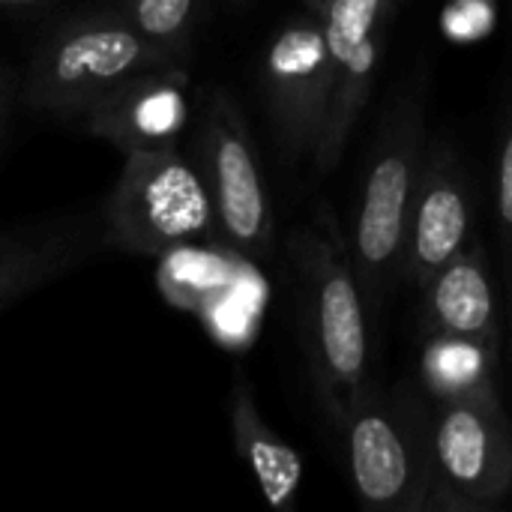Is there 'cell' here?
<instances>
[{
    "label": "cell",
    "mask_w": 512,
    "mask_h": 512,
    "mask_svg": "<svg viewBox=\"0 0 512 512\" xmlns=\"http://www.w3.org/2000/svg\"><path fill=\"white\" fill-rule=\"evenodd\" d=\"M297 318L309 381L324 420L342 432L369 387V303L357 282L348 237L330 204L288 234Z\"/></svg>",
    "instance_id": "obj_1"
},
{
    "label": "cell",
    "mask_w": 512,
    "mask_h": 512,
    "mask_svg": "<svg viewBox=\"0 0 512 512\" xmlns=\"http://www.w3.org/2000/svg\"><path fill=\"white\" fill-rule=\"evenodd\" d=\"M174 63L111 6L81 9L42 33L21 75V99L36 114L81 120L111 87Z\"/></svg>",
    "instance_id": "obj_2"
},
{
    "label": "cell",
    "mask_w": 512,
    "mask_h": 512,
    "mask_svg": "<svg viewBox=\"0 0 512 512\" xmlns=\"http://www.w3.org/2000/svg\"><path fill=\"white\" fill-rule=\"evenodd\" d=\"M426 156V102L408 84L387 108L363 174L351 222V261L372 312L399 282L402 246Z\"/></svg>",
    "instance_id": "obj_3"
},
{
    "label": "cell",
    "mask_w": 512,
    "mask_h": 512,
    "mask_svg": "<svg viewBox=\"0 0 512 512\" xmlns=\"http://www.w3.org/2000/svg\"><path fill=\"white\" fill-rule=\"evenodd\" d=\"M342 432L351 489L366 510H426L432 483V408L411 381L387 390L369 384Z\"/></svg>",
    "instance_id": "obj_4"
},
{
    "label": "cell",
    "mask_w": 512,
    "mask_h": 512,
    "mask_svg": "<svg viewBox=\"0 0 512 512\" xmlns=\"http://www.w3.org/2000/svg\"><path fill=\"white\" fill-rule=\"evenodd\" d=\"M204 237H216L213 207L180 144L123 156L102 207V243L126 255L165 258Z\"/></svg>",
    "instance_id": "obj_5"
},
{
    "label": "cell",
    "mask_w": 512,
    "mask_h": 512,
    "mask_svg": "<svg viewBox=\"0 0 512 512\" xmlns=\"http://www.w3.org/2000/svg\"><path fill=\"white\" fill-rule=\"evenodd\" d=\"M195 168L204 180L216 240L237 258H267L273 249V201L249 120L222 84L195 99Z\"/></svg>",
    "instance_id": "obj_6"
},
{
    "label": "cell",
    "mask_w": 512,
    "mask_h": 512,
    "mask_svg": "<svg viewBox=\"0 0 512 512\" xmlns=\"http://www.w3.org/2000/svg\"><path fill=\"white\" fill-rule=\"evenodd\" d=\"M512 492V423L498 387L432 405V483L423 512H477Z\"/></svg>",
    "instance_id": "obj_7"
},
{
    "label": "cell",
    "mask_w": 512,
    "mask_h": 512,
    "mask_svg": "<svg viewBox=\"0 0 512 512\" xmlns=\"http://www.w3.org/2000/svg\"><path fill=\"white\" fill-rule=\"evenodd\" d=\"M396 0H330L321 12L327 45V111L312 153L315 177L339 168L384 60Z\"/></svg>",
    "instance_id": "obj_8"
},
{
    "label": "cell",
    "mask_w": 512,
    "mask_h": 512,
    "mask_svg": "<svg viewBox=\"0 0 512 512\" xmlns=\"http://www.w3.org/2000/svg\"><path fill=\"white\" fill-rule=\"evenodd\" d=\"M261 99L282 162L312 159L327 111V45L315 12L279 24L261 54Z\"/></svg>",
    "instance_id": "obj_9"
},
{
    "label": "cell",
    "mask_w": 512,
    "mask_h": 512,
    "mask_svg": "<svg viewBox=\"0 0 512 512\" xmlns=\"http://www.w3.org/2000/svg\"><path fill=\"white\" fill-rule=\"evenodd\" d=\"M474 201V180L456 144L447 138L426 144L402 246V285L423 288L474 240Z\"/></svg>",
    "instance_id": "obj_10"
},
{
    "label": "cell",
    "mask_w": 512,
    "mask_h": 512,
    "mask_svg": "<svg viewBox=\"0 0 512 512\" xmlns=\"http://www.w3.org/2000/svg\"><path fill=\"white\" fill-rule=\"evenodd\" d=\"M189 63L159 66L126 78L99 96L78 120L87 135L108 141L120 156L180 144L192 123Z\"/></svg>",
    "instance_id": "obj_11"
},
{
    "label": "cell",
    "mask_w": 512,
    "mask_h": 512,
    "mask_svg": "<svg viewBox=\"0 0 512 512\" xmlns=\"http://www.w3.org/2000/svg\"><path fill=\"white\" fill-rule=\"evenodd\" d=\"M420 291L423 330L429 339L468 342L501 366L504 300L498 297L486 249L477 237L453 261H447Z\"/></svg>",
    "instance_id": "obj_12"
},
{
    "label": "cell",
    "mask_w": 512,
    "mask_h": 512,
    "mask_svg": "<svg viewBox=\"0 0 512 512\" xmlns=\"http://www.w3.org/2000/svg\"><path fill=\"white\" fill-rule=\"evenodd\" d=\"M99 228L87 216H57L0 231V309L84 264L102 243Z\"/></svg>",
    "instance_id": "obj_13"
},
{
    "label": "cell",
    "mask_w": 512,
    "mask_h": 512,
    "mask_svg": "<svg viewBox=\"0 0 512 512\" xmlns=\"http://www.w3.org/2000/svg\"><path fill=\"white\" fill-rule=\"evenodd\" d=\"M237 456L255 474L264 498L276 510H291L303 486V456L264 420L252 384L237 372L228 402Z\"/></svg>",
    "instance_id": "obj_14"
},
{
    "label": "cell",
    "mask_w": 512,
    "mask_h": 512,
    "mask_svg": "<svg viewBox=\"0 0 512 512\" xmlns=\"http://www.w3.org/2000/svg\"><path fill=\"white\" fill-rule=\"evenodd\" d=\"M111 9L159 51L189 63L207 0H111Z\"/></svg>",
    "instance_id": "obj_15"
},
{
    "label": "cell",
    "mask_w": 512,
    "mask_h": 512,
    "mask_svg": "<svg viewBox=\"0 0 512 512\" xmlns=\"http://www.w3.org/2000/svg\"><path fill=\"white\" fill-rule=\"evenodd\" d=\"M495 216L501 246V282H504V321L510 327L512 345V102L504 114L498 144V177H495Z\"/></svg>",
    "instance_id": "obj_16"
},
{
    "label": "cell",
    "mask_w": 512,
    "mask_h": 512,
    "mask_svg": "<svg viewBox=\"0 0 512 512\" xmlns=\"http://www.w3.org/2000/svg\"><path fill=\"white\" fill-rule=\"evenodd\" d=\"M12 90H15V72H12V66L0 63V132H3V123H6V114L12 105Z\"/></svg>",
    "instance_id": "obj_17"
},
{
    "label": "cell",
    "mask_w": 512,
    "mask_h": 512,
    "mask_svg": "<svg viewBox=\"0 0 512 512\" xmlns=\"http://www.w3.org/2000/svg\"><path fill=\"white\" fill-rule=\"evenodd\" d=\"M54 0H0V12H24V9H36Z\"/></svg>",
    "instance_id": "obj_18"
},
{
    "label": "cell",
    "mask_w": 512,
    "mask_h": 512,
    "mask_svg": "<svg viewBox=\"0 0 512 512\" xmlns=\"http://www.w3.org/2000/svg\"><path fill=\"white\" fill-rule=\"evenodd\" d=\"M300 3H303V9H306V12H315V15H321V12L327 9V3H330V0H300Z\"/></svg>",
    "instance_id": "obj_19"
},
{
    "label": "cell",
    "mask_w": 512,
    "mask_h": 512,
    "mask_svg": "<svg viewBox=\"0 0 512 512\" xmlns=\"http://www.w3.org/2000/svg\"><path fill=\"white\" fill-rule=\"evenodd\" d=\"M225 3H231V6H246L249 0H225Z\"/></svg>",
    "instance_id": "obj_20"
},
{
    "label": "cell",
    "mask_w": 512,
    "mask_h": 512,
    "mask_svg": "<svg viewBox=\"0 0 512 512\" xmlns=\"http://www.w3.org/2000/svg\"><path fill=\"white\" fill-rule=\"evenodd\" d=\"M396 3H399V6H402V3H408V0H396Z\"/></svg>",
    "instance_id": "obj_21"
}]
</instances>
